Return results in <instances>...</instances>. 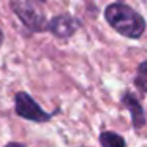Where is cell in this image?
<instances>
[{
    "instance_id": "obj_1",
    "label": "cell",
    "mask_w": 147,
    "mask_h": 147,
    "mask_svg": "<svg viewBox=\"0 0 147 147\" xmlns=\"http://www.w3.org/2000/svg\"><path fill=\"white\" fill-rule=\"evenodd\" d=\"M105 14H106V21L123 36L139 38L144 33L146 22H144L142 16L139 13H136L133 8L127 7V5L112 3L106 8Z\"/></svg>"
},
{
    "instance_id": "obj_2",
    "label": "cell",
    "mask_w": 147,
    "mask_h": 147,
    "mask_svg": "<svg viewBox=\"0 0 147 147\" xmlns=\"http://www.w3.org/2000/svg\"><path fill=\"white\" fill-rule=\"evenodd\" d=\"M13 10L27 27L32 30H45L46 19L41 11H38L30 0H13Z\"/></svg>"
},
{
    "instance_id": "obj_3",
    "label": "cell",
    "mask_w": 147,
    "mask_h": 147,
    "mask_svg": "<svg viewBox=\"0 0 147 147\" xmlns=\"http://www.w3.org/2000/svg\"><path fill=\"white\" fill-rule=\"evenodd\" d=\"M16 112L21 117L29 119V120H33V122H46L51 119V114L45 112L32 100V96H29L24 92H19L16 95Z\"/></svg>"
},
{
    "instance_id": "obj_4",
    "label": "cell",
    "mask_w": 147,
    "mask_h": 147,
    "mask_svg": "<svg viewBox=\"0 0 147 147\" xmlns=\"http://www.w3.org/2000/svg\"><path fill=\"white\" fill-rule=\"evenodd\" d=\"M76 27H78V22L71 16H67V14L57 16L51 21V30L57 36H60V38H68V36H71L76 32Z\"/></svg>"
},
{
    "instance_id": "obj_5",
    "label": "cell",
    "mask_w": 147,
    "mask_h": 147,
    "mask_svg": "<svg viewBox=\"0 0 147 147\" xmlns=\"http://www.w3.org/2000/svg\"><path fill=\"white\" fill-rule=\"evenodd\" d=\"M122 103L127 106V109L131 112V117H133V125L136 128H141L144 123H146V117H144V111L141 108L139 101L134 98L131 93H125L122 96Z\"/></svg>"
},
{
    "instance_id": "obj_6",
    "label": "cell",
    "mask_w": 147,
    "mask_h": 147,
    "mask_svg": "<svg viewBox=\"0 0 147 147\" xmlns=\"http://www.w3.org/2000/svg\"><path fill=\"white\" fill-rule=\"evenodd\" d=\"M100 142L103 147H125V141L122 136L111 131H105L100 134Z\"/></svg>"
},
{
    "instance_id": "obj_7",
    "label": "cell",
    "mask_w": 147,
    "mask_h": 147,
    "mask_svg": "<svg viewBox=\"0 0 147 147\" xmlns=\"http://www.w3.org/2000/svg\"><path fill=\"white\" fill-rule=\"evenodd\" d=\"M136 86L139 87L142 92H147V62L139 65L136 73Z\"/></svg>"
},
{
    "instance_id": "obj_8",
    "label": "cell",
    "mask_w": 147,
    "mask_h": 147,
    "mask_svg": "<svg viewBox=\"0 0 147 147\" xmlns=\"http://www.w3.org/2000/svg\"><path fill=\"white\" fill-rule=\"evenodd\" d=\"M5 147H26V146H24V144H19V142H10Z\"/></svg>"
},
{
    "instance_id": "obj_9",
    "label": "cell",
    "mask_w": 147,
    "mask_h": 147,
    "mask_svg": "<svg viewBox=\"0 0 147 147\" xmlns=\"http://www.w3.org/2000/svg\"><path fill=\"white\" fill-rule=\"evenodd\" d=\"M2 38H3V35H2V30H0V45H2Z\"/></svg>"
},
{
    "instance_id": "obj_10",
    "label": "cell",
    "mask_w": 147,
    "mask_h": 147,
    "mask_svg": "<svg viewBox=\"0 0 147 147\" xmlns=\"http://www.w3.org/2000/svg\"><path fill=\"white\" fill-rule=\"evenodd\" d=\"M40 2H45V0H40Z\"/></svg>"
}]
</instances>
